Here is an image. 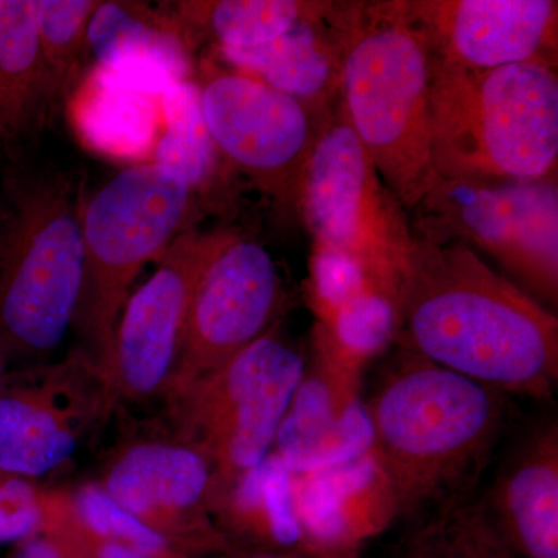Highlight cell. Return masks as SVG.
Returning <instances> with one entry per match:
<instances>
[{
	"mask_svg": "<svg viewBox=\"0 0 558 558\" xmlns=\"http://www.w3.org/2000/svg\"><path fill=\"white\" fill-rule=\"evenodd\" d=\"M238 558H293L289 556H281V554H248Z\"/></svg>",
	"mask_w": 558,
	"mask_h": 558,
	"instance_id": "cell-30",
	"label": "cell"
},
{
	"mask_svg": "<svg viewBox=\"0 0 558 558\" xmlns=\"http://www.w3.org/2000/svg\"><path fill=\"white\" fill-rule=\"evenodd\" d=\"M389 304L395 339L418 357L506 395L556 392V314L468 245L414 238Z\"/></svg>",
	"mask_w": 558,
	"mask_h": 558,
	"instance_id": "cell-1",
	"label": "cell"
},
{
	"mask_svg": "<svg viewBox=\"0 0 558 558\" xmlns=\"http://www.w3.org/2000/svg\"><path fill=\"white\" fill-rule=\"evenodd\" d=\"M337 314L340 340L352 352H366L395 339V312L391 304L373 290L362 293Z\"/></svg>",
	"mask_w": 558,
	"mask_h": 558,
	"instance_id": "cell-26",
	"label": "cell"
},
{
	"mask_svg": "<svg viewBox=\"0 0 558 558\" xmlns=\"http://www.w3.org/2000/svg\"><path fill=\"white\" fill-rule=\"evenodd\" d=\"M429 126L439 179L557 178V69L469 70L429 58Z\"/></svg>",
	"mask_w": 558,
	"mask_h": 558,
	"instance_id": "cell-3",
	"label": "cell"
},
{
	"mask_svg": "<svg viewBox=\"0 0 558 558\" xmlns=\"http://www.w3.org/2000/svg\"><path fill=\"white\" fill-rule=\"evenodd\" d=\"M76 134L95 153L119 160L154 156L161 132L160 97L134 89L98 68L87 73L69 102Z\"/></svg>",
	"mask_w": 558,
	"mask_h": 558,
	"instance_id": "cell-20",
	"label": "cell"
},
{
	"mask_svg": "<svg viewBox=\"0 0 558 558\" xmlns=\"http://www.w3.org/2000/svg\"><path fill=\"white\" fill-rule=\"evenodd\" d=\"M508 396L403 349L363 405L387 508L429 521L476 498L508 428Z\"/></svg>",
	"mask_w": 558,
	"mask_h": 558,
	"instance_id": "cell-2",
	"label": "cell"
},
{
	"mask_svg": "<svg viewBox=\"0 0 558 558\" xmlns=\"http://www.w3.org/2000/svg\"><path fill=\"white\" fill-rule=\"evenodd\" d=\"M72 505L80 526L101 543L131 546L150 558L168 550L167 537L117 505L100 486L81 488Z\"/></svg>",
	"mask_w": 558,
	"mask_h": 558,
	"instance_id": "cell-25",
	"label": "cell"
},
{
	"mask_svg": "<svg viewBox=\"0 0 558 558\" xmlns=\"http://www.w3.org/2000/svg\"><path fill=\"white\" fill-rule=\"evenodd\" d=\"M10 180L0 219V347L40 357L60 347L78 312L84 202L68 175Z\"/></svg>",
	"mask_w": 558,
	"mask_h": 558,
	"instance_id": "cell-5",
	"label": "cell"
},
{
	"mask_svg": "<svg viewBox=\"0 0 558 558\" xmlns=\"http://www.w3.org/2000/svg\"><path fill=\"white\" fill-rule=\"evenodd\" d=\"M202 113L220 157L245 175L282 218H299L301 179L325 123L295 98L207 62ZM333 108V106H332Z\"/></svg>",
	"mask_w": 558,
	"mask_h": 558,
	"instance_id": "cell-10",
	"label": "cell"
},
{
	"mask_svg": "<svg viewBox=\"0 0 558 558\" xmlns=\"http://www.w3.org/2000/svg\"><path fill=\"white\" fill-rule=\"evenodd\" d=\"M98 5L100 2L95 0H31L33 22L57 98L76 78L87 47V27Z\"/></svg>",
	"mask_w": 558,
	"mask_h": 558,
	"instance_id": "cell-24",
	"label": "cell"
},
{
	"mask_svg": "<svg viewBox=\"0 0 558 558\" xmlns=\"http://www.w3.org/2000/svg\"><path fill=\"white\" fill-rule=\"evenodd\" d=\"M100 487L168 538L175 529L199 523L213 508L215 476L204 454L189 444L143 440L117 454Z\"/></svg>",
	"mask_w": 558,
	"mask_h": 558,
	"instance_id": "cell-16",
	"label": "cell"
},
{
	"mask_svg": "<svg viewBox=\"0 0 558 558\" xmlns=\"http://www.w3.org/2000/svg\"><path fill=\"white\" fill-rule=\"evenodd\" d=\"M197 199L183 175L149 161L113 175L84 204L78 311L98 362L108 354L132 282L193 229Z\"/></svg>",
	"mask_w": 558,
	"mask_h": 558,
	"instance_id": "cell-7",
	"label": "cell"
},
{
	"mask_svg": "<svg viewBox=\"0 0 558 558\" xmlns=\"http://www.w3.org/2000/svg\"><path fill=\"white\" fill-rule=\"evenodd\" d=\"M13 558H69L57 543L49 538L32 537L24 539Z\"/></svg>",
	"mask_w": 558,
	"mask_h": 558,
	"instance_id": "cell-28",
	"label": "cell"
},
{
	"mask_svg": "<svg viewBox=\"0 0 558 558\" xmlns=\"http://www.w3.org/2000/svg\"><path fill=\"white\" fill-rule=\"evenodd\" d=\"M330 2L319 0H215L179 2L175 13L186 43L207 36L215 50L252 49L284 35L300 22L318 16Z\"/></svg>",
	"mask_w": 558,
	"mask_h": 558,
	"instance_id": "cell-22",
	"label": "cell"
},
{
	"mask_svg": "<svg viewBox=\"0 0 558 558\" xmlns=\"http://www.w3.org/2000/svg\"><path fill=\"white\" fill-rule=\"evenodd\" d=\"M336 379L328 362L306 366L271 451L289 472L337 468L368 454L365 409Z\"/></svg>",
	"mask_w": 558,
	"mask_h": 558,
	"instance_id": "cell-19",
	"label": "cell"
},
{
	"mask_svg": "<svg viewBox=\"0 0 558 558\" xmlns=\"http://www.w3.org/2000/svg\"><path fill=\"white\" fill-rule=\"evenodd\" d=\"M98 558H150L146 554L131 546L119 545V543H100L98 546Z\"/></svg>",
	"mask_w": 558,
	"mask_h": 558,
	"instance_id": "cell-29",
	"label": "cell"
},
{
	"mask_svg": "<svg viewBox=\"0 0 558 558\" xmlns=\"http://www.w3.org/2000/svg\"><path fill=\"white\" fill-rule=\"evenodd\" d=\"M3 379H5V373H3L2 354H0V387H2Z\"/></svg>",
	"mask_w": 558,
	"mask_h": 558,
	"instance_id": "cell-31",
	"label": "cell"
},
{
	"mask_svg": "<svg viewBox=\"0 0 558 558\" xmlns=\"http://www.w3.org/2000/svg\"><path fill=\"white\" fill-rule=\"evenodd\" d=\"M54 100L31 0H0V142L39 131Z\"/></svg>",
	"mask_w": 558,
	"mask_h": 558,
	"instance_id": "cell-21",
	"label": "cell"
},
{
	"mask_svg": "<svg viewBox=\"0 0 558 558\" xmlns=\"http://www.w3.org/2000/svg\"><path fill=\"white\" fill-rule=\"evenodd\" d=\"M116 402L89 352L5 376L0 387V472L36 478L60 469Z\"/></svg>",
	"mask_w": 558,
	"mask_h": 558,
	"instance_id": "cell-12",
	"label": "cell"
},
{
	"mask_svg": "<svg viewBox=\"0 0 558 558\" xmlns=\"http://www.w3.org/2000/svg\"><path fill=\"white\" fill-rule=\"evenodd\" d=\"M508 442L476 502L502 543L527 558H558L557 418H535Z\"/></svg>",
	"mask_w": 558,
	"mask_h": 558,
	"instance_id": "cell-15",
	"label": "cell"
},
{
	"mask_svg": "<svg viewBox=\"0 0 558 558\" xmlns=\"http://www.w3.org/2000/svg\"><path fill=\"white\" fill-rule=\"evenodd\" d=\"M409 215L416 240L465 244L543 300L557 303V178H438Z\"/></svg>",
	"mask_w": 558,
	"mask_h": 558,
	"instance_id": "cell-9",
	"label": "cell"
},
{
	"mask_svg": "<svg viewBox=\"0 0 558 558\" xmlns=\"http://www.w3.org/2000/svg\"><path fill=\"white\" fill-rule=\"evenodd\" d=\"M432 60L469 70L545 64L557 69L556 0H389Z\"/></svg>",
	"mask_w": 558,
	"mask_h": 558,
	"instance_id": "cell-14",
	"label": "cell"
},
{
	"mask_svg": "<svg viewBox=\"0 0 558 558\" xmlns=\"http://www.w3.org/2000/svg\"><path fill=\"white\" fill-rule=\"evenodd\" d=\"M161 132L153 163L179 172L197 197H226L229 165L220 157L209 135L201 106L199 84L180 81L160 95ZM227 199V197H226Z\"/></svg>",
	"mask_w": 558,
	"mask_h": 558,
	"instance_id": "cell-23",
	"label": "cell"
},
{
	"mask_svg": "<svg viewBox=\"0 0 558 558\" xmlns=\"http://www.w3.org/2000/svg\"><path fill=\"white\" fill-rule=\"evenodd\" d=\"M286 300L277 260L238 231L202 275L165 395L219 369L277 328Z\"/></svg>",
	"mask_w": 558,
	"mask_h": 558,
	"instance_id": "cell-13",
	"label": "cell"
},
{
	"mask_svg": "<svg viewBox=\"0 0 558 558\" xmlns=\"http://www.w3.org/2000/svg\"><path fill=\"white\" fill-rule=\"evenodd\" d=\"M351 2H330L318 16L252 49L215 50L236 72L259 80L315 113L339 100L344 27Z\"/></svg>",
	"mask_w": 558,
	"mask_h": 558,
	"instance_id": "cell-17",
	"label": "cell"
},
{
	"mask_svg": "<svg viewBox=\"0 0 558 558\" xmlns=\"http://www.w3.org/2000/svg\"><path fill=\"white\" fill-rule=\"evenodd\" d=\"M236 233L183 231L161 255L153 277L128 296L108 354L98 362L116 400L138 402L167 391L197 284Z\"/></svg>",
	"mask_w": 558,
	"mask_h": 558,
	"instance_id": "cell-11",
	"label": "cell"
},
{
	"mask_svg": "<svg viewBox=\"0 0 558 558\" xmlns=\"http://www.w3.org/2000/svg\"><path fill=\"white\" fill-rule=\"evenodd\" d=\"M87 47L98 68L156 97L189 81L193 69L178 21L143 3L100 2L87 27Z\"/></svg>",
	"mask_w": 558,
	"mask_h": 558,
	"instance_id": "cell-18",
	"label": "cell"
},
{
	"mask_svg": "<svg viewBox=\"0 0 558 558\" xmlns=\"http://www.w3.org/2000/svg\"><path fill=\"white\" fill-rule=\"evenodd\" d=\"M339 100L380 179L407 211L435 185L429 54L387 2H351Z\"/></svg>",
	"mask_w": 558,
	"mask_h": 558,
	"instance_id": "cell-4",
	"label": "cell"
},
{
	"mask_svg": "<svg viewBox=\"0 0 558 558\" xmlns=\"http://www.w3.org/2000/svg\"><path fill=\"white\" fill-rule=\"evenodd\" d=\"M306 366L277 326L219 369L167 392L180 442L211 465L213 508L270 457Z\"/></svg>",
	"mask_w": 558,
	"mask_h": 558,
	"instance_id": "cell-6",
	"label": "cell"
},
{
	"mask_svg": "<svg viewBox=\"0 0 558 558\" xmlns=\"http://www.w3.org/2000/svg\"><path fill=\"white\" fill-rule=\"evenodd\" d=\"M0 476V545L35 537L46 520V508L31 483L20 476Z\"/></svg>",
	"mask_w": 558,
	"mask_h": 558,
	"instance_id": "cell-27",
	"label": "cell"
},
{
	"mask_svg": "<svg viewBox=\"0 0 558 558\" xmlns=\"http://www.w3.org/2000/svg\"><path fill=\"white\" fill-rule=\"evenodd\" d=\"M299 219L315 247L351 260L369 288L391 301L414 244L410 215L380 179L340 100L304 168Z\"/></svg>",
	"mask_w": 558,
	"mask_h": 558,
	"instance_id": "cell-8",
	"label": "cell"
}]
</instances>
